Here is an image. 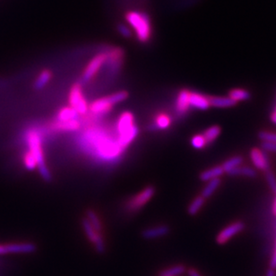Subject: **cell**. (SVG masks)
<instances>
[{"label":"cell","instance_id":"1","mask_svg":"<svg viewBox=\"0 0 276 276\" xmlns=\"http://www.w3.org/2000/svg\"><path fill=\"white\" fill-rule=\"evenodd\" d=\"M91 136L96 138L95 141V152L101 159L104 161H114L118 158L122 152L125 151L123 148L118 144L117 139L112 140L110 136H107L103 132L95 131V133H89Z\"/></svg>","mask_w":276,"mask_h":276},{"label":"cell","instance_id":"2","mask_svg":"<svg viewBox=\"0 0 276 276\" xmlns=\"http://www.w3.org/2000/svg\"><path fill=\"white\" fill-rule=\"evenodd\" d=\"M125 19L127 23L132 27L136 33V38L142 42L146 43L151 40L152 28H151L150 16L140 11H129L126 13Z\"/></svg>","mask_w":276,"mask_h":276},{"label":"cell","instance_id":"3","mask_svg":"<svg viewBox=\"0 0 276 276\" xmlns=\"http://www.w3.org/2000/svg\"><path fill=\"white\" fill-rule=\"evenodd\" d=\"M25 140L29 148V151L34 155V158L36 160L37 168L42 178L46 181H50L52 178L44 159L42 151V138L40 133L35 129H30L27 132Z\"/></svg>","mask_w":276,"mask_h":276},{"label":"cell","instance_id":"4","mask_svg":"<svg viewBox=\"0 0 276 276\" xmlns=\"http://www.w3.org/2000/svg\"><path fill=\"white\" fill-rule=\"evenodd\" d=\"M117 142L124 150L135 140L138 135V128L135 125L132 113L126 111L117 119Z\"/></svg>","mask_w":276,"mask_h":276},{"label":"cell","instance_id":"5","mask_svg":"<svg viewBox=\"0 0 276 276\" xmlns=\"http://www.w3.org/2000/svg\"><path fill=\"white\" fill-rule=\"evenodd\" d=\"M129 98V94L125 91H117L113 95L96 100L89 106V110L96 116L104 115L110 111L114 105L124 102Z\"/></svg>","mask_w":276,"mask_h":276},{"label":"cell","instance_id":"6","mask_svg":"<svg viewBox=\"0 0 276 276\" xmlns=\"http://www.w3.org/2000/svg\"><path fill=\"white\" fill-rule=\"evenodd\" d=\"M155 189L152 186L146 187L135 197L130 198L126 204V210L129 212H136L139 211L151 200L155 196Z\"/></svg>","mask_w":276,"mask_h":276},{"label":"cell","instance_id":"7","mask_svg":"<svg viewBox=\"0 0 276 276\" xmlns=\"http://www.w3.org/2000/svg\"><path fill=\"white\" fill-rule=\"evenodd\" d=\"M69 104L79 115H85L89 110L86 100L84 99L80 83H75L69 93Z\"/></svg>","mask_w":276,"mask_h":276},{"label":"cell","instance_id":"8","mask_svg":"<svg viewBox=\"0 0 276 276\" xmlns=\"http://www.w3.org/2000/svg\"><path fill=\"white\" fill-rule=\"evenodd\" d=\"M82 226H83L84 234L88 238V240L95 246L96 252L99 254L104 253L106 251V245L101 233L95 231L86 218H83L82 220Z\"/></svg>","mask_w":276,"mask_h":276},{"label":"cell","instance_id":"9","mask_svg":"<svg viewBox=\"0 0 276 276\" xmlns=\"http://www.w3.org/2000/svg\"><path fill=\"white\" fill-rule=\"evenodd\" d=\"M37 250L36 245L32 242H15L0 244V256L11 254H32Z\"/></svg>","mask_w":276,"mask_h":276},{"label":"cell","instance_id":"10","mask_svg":"<svg viewBox=\"0 0 276 276\" xmlns=\"http://www.w3.org/2000/svg\"><path fill=\"white\" fill-rule=\"evenodd\" d=\"M108 58V54L99 53L96 55L89 63L87 67L84 69L83 74V82H88L98 73L100 68H102L103 65L106 63Z\"/></svg>","mask_w":276,"mask_h":276},{"label":"cell","instance_id":"11","mask_svg":"<svg viewBox=\"0 0 276 276\" xmlns=\"http://www.w3.org/2000/svg\"><path fill=\"white\" fill-rule=\"evenodd\" d=\"M244 228H245V224L242 222L232 223L220 232L216 240L219 244H224L227 242L228 240H230L232 237H234L235 235L241 232L244 230Z\"/></svg>","mask_w":276,"mask_h":276},{"label":"cell","instance_id":"12","mask_svg":"<svg viewBox=\"0 0 276 276\" xmlns=\"http://www.w3.org/2000/svg\"><path fill=\"white\" fill-rule=\"evenodd\" d=\"M250 159L253 163L254 166L260 170H269L270 163L268 158L263 150H259L257 148H254L250 151Z\"/></svg>","mask_w":276,"mask_h":276},{"label":"cell","instance_id":"13","mask_svg":"<svg viewBox=\"0 0 276 276\" xmlns=\"http://www.w3.org/2000/svg\"><path fill=\"white\" fill-rule=\"evenodd\" d=\"M170 229L168 225H158L155 227L145 229L142 232V237L147 240L157 239V238L165 237L170 233Z\"/></svg>","mask_w":276,"mask_h":276},{"label":"cell","instance_id":"14","mask_svg":"<svg viewBox=\"0 0 276 276\" xmlns=\"http://www.w3.org/2000/svg\"><path fill=\"white\" fill-rule=\"evenodd\" d=\"M189 106L201 110H206L210 107L209 99L197 93H190L189 98Z\"/></svg>","mask_w":276,"mask_h":276},{"label":"cell","instance_id":"15","mask_svg":"<svg viewBox=\"0 0 276 276\" xmlns=\"http://www.w3.org/2000/svg\"><path fill=\"white\" fill-rule=\"evenodd\" d=\"M189 93L188 90H181L178 94L176 103H175V109L178 115L185 114L189 109Z\"/></svg>","mask_w":276,"mask_h":276},{"label":"cell","instance_id":"16","mask_svg":"<svg viewBox=\"0 0 276 276\" xmlns=\"http://www.w3.org/2000/svg\"><path fill=\"white\" fill-rule=\"evenodd\" d=\"M80 123L78 119L75 120H68V121H60L57 120L52 124V129L56 131H76L79 129Z\"/></svg>","mask_w":276,"mask_h":276},{"label":"cell","instance_id":"17","mask_svg":"<svg viewBox=\"0 0 276 276\" xmlns=\"http://www.w3.org/2000/svg\"><path fill=\"white\" fill-rule=\"evenodd\" d=\"M224 174V170L223 167L216 166L212 169H209L207 170H204L201 173L199 178L202 181H210L214 178H220Z\"/></svg>","mask_w":276,"mask_h":276},{"label":"cell","instance_id":"18","mask_svg":"<svg viewBox=\"0 0 276 276\" xmlns=\"http://www.w3.org/2000/svg\"><path fill=\"white\" fill-rule=\"evenodd\" d=\"M208 99L210 106L216 108H231L237 104V102L230 97H210Z\"/></svg>","mask_w":276,"mask_h":276},{"label":"cell","instance_id":"19","mask_svg":"<svg viewBox=\"0 0 276 276\" xmlns=\"http://www.w3.org/2000/svg\"><path fill=\"white\" fill-rule=\"evenodd\" d=\"M230 176H244L248 178H255L257 171L253 168L249 166H238L227 172Z\"/></svg>","mask_w":276,"mask_h":276},{"label":"cell","instance_id":"20","mask_svg":"<svg viewBox=\"0 0 276 276\" xmlns=\"http://www.w3.org/2000/svg\"><path fill=\"white\" fill-rule=\"evenodd\" d=\"M78 117H79V114L77 113L73 108L64 107L58 111L57 120H60V121L75 120V119H78Z\"/></svg>","mask_w":276,"mask_h":276},{"label":"cell","instance_id":"21","mask_svg":"<svg viewBox=\"0 0 276 276\" xmlns=\"http://www.w3.org/2000/svg\"><path fill=\"white\" fill-rule=\"evenodd\" d=\"M51 78H52V73L50 72L49 70H47V69L43 70L39 75L36 81L34 82V88L36 90H42L49 83Z\"/></svg>","mask_w":276,"mask_h":276},{"label":"cell","instance_id":"22","mask_svg":"<svg viewBox=\"0 0 276 276\" xmlns=\"http://www.w3.org/2000/svg\"><path fill=\"white\" fill-rule=\"evenodd\" d=\"M221 183H222L221 178H214V179L210 180V181H208V183H207V185L204 187V189H203L201 196L204 197V199L209 198V197L212 196V194L216 192V189L219 188Z\"/></svg>","mask_w":276,"mask_h":276},{"label":"cell","instance_id":"23","mask_svg":"<svg viewBox=\"0 0 276 276\" xmlns=\"http://www.w3.org/2000/svg\"><path fill=\"white\" fill-rule=\"evenodd\" d=\"M187 267L184 265H176L170 266L160 272V276H180L187 272Z\"/></svg>","mask_w":276,"mask_h":276},{"label":"cell","instance_id":"24","mask_svg":"<svg viewBox=\"0 0 276 276\" xmlns=\"http://www.w3.org/2000/svg\"><path fill=\"white\" fill-rule=\"evenodd\" d=\"M86 219L88 220V222L91 223V226L94 227L95 231L101 233L102 231V224L101 223V220L99 218V216H97V213L93 211V210H88L86 212Z\"/></svg>","mask_w":276,"mask_h":276},{"label":"cell","instance_id":"25","mask_svg":"<svg viewBox=\"0 0 276 276\" xmlns=\"http://www.w3.org/2000/svg\"><path fill=\"white\" fill-rule=\"evenodd\" d=\"M221 131H222V129H221L219 126H212L211 128L206 129L203 134L206 143L210 144V143L216 140V138L220 136Z\"/></svg>","mask_w":276,"mask_h":276},{"label":"cell","instance_id":"26","mask_svg":"<svg viewBox=\"0 0 276 276\" xmlns=\"http://www.w3.org/2000/svg\"><path fill=\"white\" fill-rule=\"evenodd\" d=\"M170 124H171V118L167 114L161 113L155 117V125L156 129L163 130V129H168Z\"/></svg>","mask_w":276,"mask_h":276},{"label":"cell","instance_id":"27","mask_svg":"<svg viewBox=\"0 0 276 276\" xmlns=\"http://www.w3.org/2000/svg\"><path fill=\"white\" fill-rule=\"evenodd\" d=\"M230 98L232 99L236 102H241V101H248L251 97L250 91L243 89H234L230 91Z\"/></svg>","mask_w":276,"mask_h":276},{"label":"cell","instance_id":"28","mask_svg":"<svg viewBox=\"0 0 276 276\" xmlns=\"http://www.w3.org/2000/svg\"><path fill=\"white\" fill-rule=\"evenodd\" d=\"M204 201H205V199L202 196L196 197L191 202V204H189V208H188V212H189V216H196L197 212L200 211L202 206L204 205Z\"/></svg>","mask_w":276,"mask_h":276},{"label":"cell","instance_id":"29","mask_svg":"<svg viewBox=\"0 0 276 276\" xmlns=\"http://www.w3.org/2000/svg\"><path fill=\"white\" fill-rule=\"evenodd\" d=\"M242 163L243 158L241 156H233L223 163L222 167H223L224 172H229L230 170L234 169L236 167L240 166Z\"/></svg>","mask_w":276,"mask_h":276},{"label":"cell","instance_id":"30","mask_svg":"<svg viewBox=\"0 0 276 276\" xmlns=\"http://www.w3.org/2000/svg\"><path fill=\"white\" fill-rule=\"evenodd\" d=\"M23 164L28 170H34L37 168L36 160L29 151L23 155Z\"/></svg>","mask_w":276,"mask_h":276},{"label":"cell","instance_id":"31","mask_svg":"<svg viewBox=\"0 0 276 276\" xmlns=\"http://www.w3.org/2000/svg\"><path fill=\"white\" fill-rule=\"evenodd\" d=\"M206 144L207 143L204 139L203 135H197V136H193L191 139V145L196 149H202L206 145Z\"/></svg>","mask_w":276,"mask_h":276},{"label":"cell","instance_id":"32","mask_svg":"<svg viewBox=\"0 0 276 276\" xmlns=\"http://www.w3.org/2000/svg\"><path fill=\"white\" fill-rule=\"evenodd\" d=\"M258 138L262 142H272V143H276V133L261 131V132H259V134H258Z\"/></svg>","mask_w":276,"mask_h":276},{"label":"cell","instance_id":"33","mask_svg":"<svg viewBox=\"0 0 276 276\" xmlns=\"http://www.w3.org/2000/svg\"><path fill=\"white\" fill-rule=\"evenodd\" d=\"M117 33L124 38H130L132 36V32L124 23H118L117 25Z\"/></svg>","mask_w":276,"mask_h":276},{"label":"cell","instance_id":"34","mask_svg":"<svg viewBox=\"0 0 276 276\" xmlns=\"http://www.w3.org/2000/svg\"><path fill=\"white\" fill-rule=\"evenodd\" d=\"M265 179L266 181L268 182V185L272 191L276 192V178L275 176L273 175L272 172H271L270 170H266L265 171Z\"/></svg>","mask_w":276,"mask_h":276},{"label":"cell","instance_id":"35","mask_svg":"<svg viewBox=\"0 0 276 276\" xmlns=\"http://www.w3.org/2000/svg\"><path fill=\"white\" fill-rule=\"evenodd\" d=\"M262 150L264 151H270V152H276V143L272 142H262Z\"/></svg>","mask_w":276,"mask_h":276},{"label":"cell","instance_id":"36","mask_svg":"<svg viewBox=\"0 0 276 276\" xmlns=\"http://www.w3.org/2000/svg\"><path fill=\"white\" fill-rule=\"evenodd\" d=\"M187 272L189 276H202L200 274V272L197 271L195 268H189L187 270Z\"/></svg>","mask_w":276,"mask_h":276},{"label":"cell","instance_id":"37","mask_svg":"<svg viewBox=\"0 0 276 276\" xmlns=\"http://www.w3.org/2000/svg\"><path fill=\"white\" fill-rule=\"evenodd\" d=\"M270 266H271V268L273 269V270L276 268V251L275 254H274L273 257H272V260H271Z\"/></svg>","mask_w":276,"mask_h":276},{"label":"cell","instance_id":"38","mask_svg":"<svg viewBox=\"0 0 276 276\" xmlns=\"http://www.w3.org/2000/svg\"><path fill=\"white\" fill-rule=\"evenodd\" d=\"M266 276H275V272H274V270L272 268L269 269L267 272H266Z\"/></svg>","mask_w":276,"mask_h":276},{"label":"cell","instance_id":"39","mask_svg":"<svg viewBox=\"0 0 276 276\" xmlns=\"http://www.w3.org/2000/svg\"><path fill=\"white\" fill-rule=\"evenodd\" d=\"M271 120H272L274 124H276V113L274 112V113H272V115H271Z\"/></svg>","mask_w":276,"mask_h":276},{"label":"cell","instance_id":"40","mask_svg":"<svg viewBox=\"0 0 276 276\" xmlns=\"http://www.w3.org/2000/svg\"><path fill=\"white\" fill-rule=\"evenodd\" d=\"M272 212L274 216H276V198L274 203H273V206H272Z\"/></svg>","mask_w":276,"mask_h":276},{"label":"cell","instance_id":"41","mask_svg":"<svg viewBox=\"0 0 276 276\" xmlns=\"http://www.w3.org/2000/svg\"><path fill=\"white\" fill-rule=\"evenodd\" d=\"M275 113H276V111H275Z\"/></svg>","mask_w":276,"mask_h":276}]
</instances>
